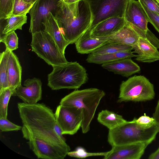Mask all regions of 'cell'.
Masks as SVG:
<instances>
[{
    "instance_id": "cell-1",
    "label": "cell",
    "mask_w": 159,
    "mask_h": 159,
    "mask_svg": "<svg viewBox=\"0 0 159 159\" xmlns=\"http://www.w3.org/2000/svg\"><path fill=\"white\" fill-rule=\"evenodd\" d=\"M17 107L23 137L37 158L64 159L70 148L56 131L58 125L52 110L43 103L18 102Z\"/></svg>"
},
{
    "instance_id": "cell-2",
    "label": "cell",
    "mask_w": 159,
    "mask_h": 159,
    "mask_svg": "<svg viewBox=\"0 0 159 159\" xmlns=\"http://www.w3.org/2000/svg\"><path fill=\"white\" fill-rule=\"evenodd\" d=\"M105 95L103 90L95 88L75 90L61 99L60 104L81 111L83 120L81 127L82 133L85 134L89 130L96 109Z\"/></svg>"
},
{
    "instance_id": "cell-3",
    "label": "cell",
    "mask_w": 159,
    "mask_h": 159,
    "mask_svg": "<svg viewBox=\"0 0 159 159\" xmlns=\"http://www.w3.org/2000/svg\"><path fill=\"white\" fill-rule=\"evenodd\" d=\"M159 133V126L155 125L150 127L140 125L135 121V118L115 128L109 130L107 140L112 147L139 142L152 143Z\"/></svg>"
},
{
    "instance_id": "cell-4",
    "label": "cell",
    "mask_w": 159,
    "mask_h": 159,
    "mask_svg": "<svg viewBox=\"0 0 159 159\" xmlns=\"http://www.w3.org/2000/svg\"><path fill=\"white\" fill-rule=\"evenodd\" d=\"M48 75V85L53 90L77 89L88 81L86 70L77 62L52 66Z\"/></svg>"
},
{
    "instance_id": "cell-5",
    "label": "cell",
    "mask_w": 159,
    "mask_h": 159,
    "mask_svg": "<svg viewBox=\"0 0 159 159\" xmlns=\"http://www.w3.org/2000/svg\"><path fill=\"white\" fill-rule=\"evenodd\" d=\"M153 85L143 75H136L122 82L118 102H143L153 99L155 97Z\"/></svg>"
},
{
    "instance_id": "cell-6",
    "label": "cell",
    "mask_w": 159,
    "mask_h": 159,
    "mask_svg": "<svg viewBox=\"0 0 159 159\" xmlns=\"http://www.w3.org/2000/svg\"><path fill=\"white\" fill-rule=\"evenodd\" d=\"M32 51L52 66L67 63L65 54L61 51L51 36L44 30L32 34Z\"/></svg>"
},
{
    "instance_id": "cell-7",
    "label": "cell",
    "mask_w": 159,
    "mask_h": 159,
    "mask_svg": "<svg viewBox=\"0 0 159 159\" xmlns=\"http://www.w3.org/2000/svg\"><path fill=\"white\" fill-rule=\"evenodd\" d=\"M92 15L91 29L101 21L112 17H125L131 0H86Z\"/></svg>"
},
{
    "instance_id": "cell-8",
    "label": "cell",
    "mask_w": 159,
    "mask_h": 159,
    "mask_svg": "<svg viewBox=\"0 0 159 159\" xmlns=\"http://www.w3.org/2000/svg\"><path fill=\"white\" fill-rule=\"evenodd\" d=\"M92 21V13L87 2L80 0L78 16L61 30L66 40L73 44L90 28Z\"/></svg>"
},
{
    "instance_id": "cell-9",
    "label": "cell",
    "mask_w": 159,
    "mask_h": 159,
    "mask_svg": "<svg viewBox=\"0 0 159 159\" xmlns=\"http://www.w3.org/2000/svg\"><path fill=\"white\" fill-rule=\"evenodd\" d=\"M62 0H37L29 14L30 20L29 32L32 34L44 30L43 24L50 13L55 17L60 8Z\"/></svg>"
},
{
    "instance_id": "cell-10",
    "label": "cell",
    "mask_w": 159,
    "mask_h": 159,
    "mask_svg": "<svg viewBox=\"0 0 159 159\" xmlns=\"http://www.w3.org/2000/svg\"><path fill=\"white\" fill-rule=\"evenodd\" d=\"M55 115L63 135H73L81 127L82 113L76 107L60 104L56 108Z\"/></svg>"
},
{
    "instance_id": "cell-11",
    "label": "cell",
    "mask_w": 159,
    "mask_h": 159,
    "mask_svg": "<svg viewBox=\"0 0 159 159\" xmlns=\"http://www.w3.org/2000/svg\"><path fill=\"white\" fill-rule=\"evenodd\" d=\"M126 24L138 34L146 39L148 20L147 14L139 1L131 0L126 10L124 17Z\"/></svg>"
},
{
    "instance_id": "cell-12",
    "label": "cell",
    "mask_w": 159,
    "mask_h": 159,
    "mask_svg": "<svg viewBox=\"0 0 159 159\" xmlns=\"http://www.w3.org/2000/svg\"><path fill=\"white\" fill-rule=\"evenodd\" d=\"M151 143L139 142L112 147L111 149L107 152L104 159H139Z\"/></svg>"
},
{
    "instance_id": "cell-13",
    "label": "cell",
    "mask_w": 159,
    "mask_h": 159,
    "mask_svg": "<svg viewBox=\"0 0 159 159\" xmlns=\"http://www.w3.org/2000/svg\"><path fill=\"white\" fill-rule=\"evenodd\" d=\"M23 84L25 87L20 85L16 88L13 96H17L24 102L29 104L37 103L41 99L42 83L39 79L28 78Z\"/></svg>"
},
{
    "instance_id": "cell-14",
    "label": "cell",
    "mask_w": 159,
    "mask_h": 159,
    "mask_svg": "<svg viewBox=\"0 0 159 159\" xmlns=\"http://www.w3.org/2000/svg\"><path fill=\"white\" fill-rule=\"evenodd\" d=\"M126 23L124 17H112L100 22L91 29L93 38L106 37L120 31Z\"/></svg>"
},
{
    "instance_id": "cell-15",
    "label": "cell",
    "mask_w": 159,
    "mask_h": 159,
    "mask_svg": "<svg viewBox=\"0 0 159 159\" xmlns=\"http://www.w3.org/2000/svg\"><path fill=\"white\" fill-rule=\"evenodd\" d=\"M133 53H137L135 59L143 62L151 63L159 60V52L157 48L147 39L139 38L133 46Z\"/></svg>"
},
{
    "instance_id": "cell-16",
    "label": "cell",
    "mask_w": 159,
    "mask_h": 159,
    "mask_svg": "<svg viewBox=\"0 0 159 159\" xmlns=\"http://www.w3.org/2000/svg\"><path fill=\"white\" fill-rule=\"evenodd\" d=\"M102 66L115 74L126 77L139 72L140 70V67L132 60L131 58H125L103 64Z\"/></svg>"
},
{
    "instance_id": "cell-17",
    "label": "cell",
    "mask_w": 159,
    "mask_h": 159,
    "mask_svg": "<svg viewBox=\"0 0 159 159\" xmlns=\"http://www.w3.org/2000/svg\"><path fill=\"white\" fill-rule=\"evenodd\" d=\"M9 87L15 90L21 85L22 68L16 55L6 48Z\"/></svg>"
},
{
    "instance_id": "cell-18",
    "label": "cell",
    "mask_w": 159,
    "mask_h": 159,
    "mask_svg": "<svg viewBox=\"0 0 159 159\" xmlns=\"http://www.w3.org/2000/svg\"><path fill=\"white\" fill-rule=\"evenodd\" d=\"M43 24L44 30L51 36L61 51L65 54V49L70 43L65 39L57 19L51 13L46 17Z\"/></svg>"
},
{
    "instance_id": "cell-19",
    "label": "cell",
    "mask_w": 159,
    "mask_h": 159,
    "mask_svg": "<svg viewBox=\"0 0 159 159\" xmlns=\"http://www.w3.org/2000/svg\"><path fill=\"white\" fill-rule=\"evenodd\" d=\"M139 38L135 31L126 23L122 29L114 34L97 38L107 40L110 43H120L133 47L137 43Z\"/></svg>"
},
{
    "instance_id": "cell-20",
    "label": "cell",
    "mask_w": 159,
    "mask_h": 159,
    "mask_svg": "<svg viewBox=\"0 0 159 159\" xmlns=\"http://www.w3.org/2000/svg\"><path fill=\"white\" fill-rule=\"evenodd\" d=\"M89 29L75 43L78 52L82 54L91 53L102 45L108 43L107 40L93 38Z\"/></svg>"
},
{
    "instance_id": "cell-21",
    "label": "cell",
    "mask_w": 159,
    "mask_h": 159,
    "mask_svg": "<svg viewBox=\"0 0 159 159\" xmlns=\"http://www.w3.org/2000/svg\"><path fill=\"white\" fill-rule=\"evenodd\" d=\"M26 15H11L5 19H0V40L7 34L17 30H22L23 25L27 23Z\"/></svg>"
},
{
    "instance_id": "cell-22",
    "label": "cell",
    "mask_w": 159,
    "mask_h": 159,
    "mask_svg": "<svg viewBox=\"0 0 159 159\" xmlns=\"http://www.w3.org/2000/svg\"><path fill=\"white\" fill-rule=\"evenodd\" d=\"M131 51L119 52L115 53L95 55L90 53L86 61L89 63H94L98 64L108 63L125 58L136 57Z\"/></svg>"
},
{
    "instance_id": "cell-23",
    "label": "cell",
    "mask_w": 159,
    "mask_h": 159,
    "mask_svg": "<svg viewBox=\"0 0 159 159\" xmlns=\"http://www.w3.org/2000/svg\"><path fill=\"white\" fill-rule=\"evenodd\" d=\"M97 120L109 130L113 129L127 121L120 115L107 110L99 112Z\"/></svg>"
},
{
    "instance_id": "cell-24",
    "label": "cell",
    "mask_w": 159,
    "mask_h": 159,
    "mask_svg": "<svg viewBox=\"0 0 159 159\" xmlns=\"http://www.w3.org/2000/svg\"><path fill=\"white\" fill-rule=\"evenodd\" d=\"M133 47L121 43L108 42L92 52L91 53L99 55L112 53L120 52L131 51Z\"/></svg>"
},
{
    "instance_id": "cell-25",
    "label": "cell",
    "mask_w": 159,
    "mask_h": 159,
    "mask_svg": "<svg viewBox=\"0 0 159 159\" xmlns=\"http://www.w3.org/2000/svg\"><path fill=\"white\" fill-rule=\"evenodd\" d=\"M15 90L9 87L0 92V118H7L8 102Z\"/></svg>"
},
{
    "instance_id": "cell-26",
    "label": "cell",
    "mask_w": 159,
    "mask_h": 159,
    "mask_svg": "<svg viewBox=\"0 0 159 159\" xmlns=\"http://www.w3.org/2000/svg\"><path fill=\"white\" fill-rule=\"evenodd\" d=\"M9 87L6 51L0 55V92Z\"/></svg>"
},
{
    "instance_id": "cell-27",
    "label": "cell",
    "mask_w": 159,
    "mask_h": 159,
    "mask_svg": "<svg viewBox=\"0 0 159 159\" xmlns=\"http://www.w3.org/2000/svg\"><path fill=\"white\" fill-rule=\"evenodd\" d=\"M34 4L27 2L23 0H15L12 14L15 16L26 15Z\"/></svg>"
},
{
    "instance_id": "cell-28",
    "label": "cell",
    "mask_w": 159,
    "mask_h": 159,
    "mask_svg": "<svg viewBox=\"0 0 159 159\" xmlns=\"http://www.w3.org/2000/svg\"><path fill=\"white\" fill-rule=\"evenodd\" d=\"M0 42L4 43L6 48L10 51H13L18 48V38L15 31L6 34Z\"/></svg>"
},
{
    "instance_id": "cell-29",
    "label": "cell",
    "mask_w": 159,
    "mask_h": 159,
    "mask_svg": "<svg viewBox=\"0 0 159 159\" xmlns=\"http://www.w3.org/2000/svg\"><path fill=\"white\" fill-rule=\"evenodd\" d=\"M15 0H0V19L11 15Z\"/></svg>"
},
{
    "instance_id": "cell-30",
    "label": "cell",
    "mask_w": 159,
    "mask_h": 159,
    "mask_svg": "<svg viewBox=\"0 0 159 159\" xmlns=\"http://www.w3.org/2000/svg\"><path fill=\"white\" fill-rule=\"evenodd\" d=\"M107 152H88L85 150L81 147L77 148L75 150L73 151L69 152L67 155L71 157L78 158H85L88 157L93 156H105Z\"/></svg>"
},
{
    "instance_id": "cell-31",
    "label": "cell",
    "mask_w": 159,
    "mask_h": 159,
    "mask_svg": "<svg viewBox=\"0 0 159 159\" xmlns=\"http://www.w3.org/2000/svg\"><path fill=\"white\" fill-rule=\"evenodd\" d=\"M22 127L10 121L7 118H0V129L2 132L17 131L21 129Z\"/></svg>"
},
{
    "instance_id": "cell-32",
    "label": "cell",
    "mask_w": 159,
    "mask_h": 159,
    "mask_svg": "<svg viewBox=\"0 0 159 159\" xmlns=\"http://www.w3.org/2000/svg\"><path fill=\"white\" fill-rule=\"evenodd\" d=\"M145 10L148 20L159 33V15L150 11L143 4L140 3Z\"/></svg>"
},
{
    "instance_id": "cell-33",
    "label": "cell",
    "mask_w": 159,
    "mask_h": 159,
    "mask_svg": "<svg viewBox=\"0 0 159 159\" xmlns=\"http://www.w3.org/2000/svg\"><path fill=\"white\" fill-rule=\"evenodd\" d=\"M135 121L137 123L147 127H150L157 124L153 117H150L146 115L145 113L143 115L141 116L138 118L136 119L135 118Z\"/></svg>"
},
{
    "instance_id": "cell-34",
    "label": "cell",
    "mask_w": 159,
    "mask_h": 159,
    "mask_svg": "<svg viewBox=\"0 0 159 159\" xmlns=\"http://www.w3.org/2000/svg\"><path fill=\"white\" fill-rule=\"evenodd\" d=\"M148 9L159 15V2L157 0H139Z\"/></svg>"
},
{
    "instance_id": "cell-35",
    "label": "cell",
    "mask_w": 159,
    "mask_h": 159,
    "mask_svg": "<svg viewBox=\"0 0 159 159\" xmlns=\"http://www.w3.org/2000/svg\"><path fill=\"white\" fill-rule=\"evenodd\" d=\"M153 117L155 119L157 125L159 126V99L153 114Z\"/></svg>"
},
{
    "instance_id": "cell-36",
    "label": "cell",
    "mask_w": 159,
    "mask_h": 159,
    "mask_svg": "<svg viewBox=\"0 0 159 159\" xmlns=\"http://www.w3.org/2000/svg\"><path fill=\"white\" fill-rule=\"evenodd\" d=\"M148 159H159V147L154 152L150 154Z\"/></svg>"
},
{
    "instance_id": "cell-37",
    "label": "cell",
    "mask_w": 159,
    "mask_h": 159,
    "mask_svg": "<svg viewBox=\"0 0 159 159\" xmlns=\"http://www.w3.org/2000/svg\"><path fill=\"white\" fill-rule=\"evenodd\" d=\"M25 2L32 4H34L37 0H23Z\"/></svg>"
},
{
    "instance_id": "cell-38",
    "label": "cell",
    "mask_w": 159,
    "mask_h": 159,
    "mask_svg": "<svg viewBox=\"0 0 159 159\" xmlns=\"http://www.w3.org/2000/svg\"><path fill=\"white\" fill-rule=\"evenodd\" d=\"M63 0L64 1L66 2V1H67L68 0Z\"/></svg>"
},
{
    "instance_id": "cell-39",
    "label": "cell",
    "mask_w": 159,
    "mask_h": 159,
    "mask_svg": "<svg viewBox=\"0 0 159 159\" xmlns=\"http://www.w3.org/2000/svg\"><path fill=\"white\" fill-rule=\"evenodd\" d=\"M159 2V0H157Z\"/></svg>"
}]
</instances>
